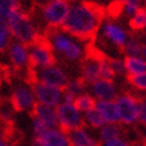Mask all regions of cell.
Masks as SVG:
<instances>
[{
  "label": "cell",
  "mask_w": 146,
  "mask_h": 146,
  "mask_svg": "<svg viewBox=\"0 0 146 146\" xmlns=\"http://www.w3.org/2000/svg\"><path fill=\"white\" fill-rule=\"evenodd\" d=\"M28 86L31 87L34 98H36L39 103L50 107H55L56 105H59L60 98H62V91L59 89L50 86L47 83H43L40 80H35Z\"/></svg>",
  "instance_id": "obj_8"
},
{
  "label": "cell",
  "mask_w": 146,
  "mask_h": 146,
  "mask_svg": "<svg viewBox=\"0 0 146 146\" xmlns=\"http://www.w3.org/2000/svg\"><path fill=\"white\" fill-rule=\"evenodd\" d=\"M122 52L126 56H133V58L142 59V56H145V44L142 43L141 40L131 38L127 43H125L123 48H122Z\"/></svg>",
  "instance_id": "obj_18"
},
{
  "label": "cell",
  "mask_w": 146,
  "mask_h": 146,
  "mask_svg": "<svg viewBox=\"0 0 146 146\" xmlns=\"http://www.w3.org/2000/svg\"><path fill=\"white\" fill-rule=\"evenodd\" d=\"M20 5L22 4L19 0H0V15L7 19V16H9L15 11H18Z\"/></svg>",
  "instance_id": "obj_24"
},
{
  "label": "cell",
  "mask_w": 146,
  "mask_h": 146,
  "mask_svg": "<svg viewBox=\"0 0 146 146\" xmlns=\"http://www.w3.org/2000/svg\"><path fill=\"white\" fill-rule=\"evenodd\" d=\"M145 113H146V106H145V99L138 103V118L137 122L139 125H145Z\"/></svg>",
  "instance_id": "obj_31"
},
{
  "label": "cell",
  "mask_w": 146,
  "mask_h": 146,
  "mask_svg": "<svg viewBox=\"0 0 146 146\" xmlns=\"http://www.w3.org/2000/svg\"><path fill=\"white\" fill-rule=\"evenodd\" d=\"M126 79H127L129 83L131 84L133 87H135L138 91H145V89H146L145 74H138V75H130V74H127V75H126Z\"/></svg>",
  "instance_id": "obj_27"
},
{
  "label": "cell",
  "mask_w": 146,
  "mask_h": 146,
  "mask_svg": "<svg viewBox=\"0 0 146 146\" xmlns=\"http://www.w3.org/2000/svg\"><path fill=\"white\" fill-rule=\"evenodd\" d=\"M105 146H129V143L121 138H115V139H110V141L105 142Z\"/></svg>",
  "instance_id": "obj_32"
},
{
  "label": "cell",
  "mask_w": 146,
  "mask_h": 146,
  "mask_svg": "<svg viewBox=\"0 0 146 146\" xmlns=\"http://www.w3.org/2000/svg\"><path fill=\"white\" fill-rule=\"evenodd\" d=\"M123 134V130L119 125H109L106 123L101 130V139L99 141L103 143V142H107L110 139H115V138H119L121 135Z\"/></svg>",
  "instance_id": "obj_22"
},
{
  "label": "cell",
  "mask_w": 146,
  "mask_h": 146,
  "mask_svg": "<svg viewBox=\"0 0 146 146\" xmlns=\"http://www.w3.org/2000/svg\"><path fill=\"white\" fill-rule=\"evenodd\" d=\"M103 34H105L107 39H110L111 42L119 48L121 52H122V48H123L125 43H126V32H125L119 26L109 22V23H106V26L103 28Z\"/></svg>",
  "instance_id": "obj_16"
},
{
  "label": "cell",
  "mask_w": 146,
  "mask_h": 146,
  "mask_svg": "<svg viewBox=\"0 0 146 146\" xmlns=\"http://www.w3.org/2000/svg\"><path fill=\"white\" fill-rule=\"evenodd\" d=\"M125 70L127 71V74L130 75H138V74H145V60L139 59V58H133V56H125L123 62Z\"/></svg>",
  "instance_id": "obj_19"
},
{
  "label": "cell",
  "mask_w": 146,
  "mask_h": 146,
  "mask_svg": "<svg viewBox=\"0 0 146 146\" xmlns=\"http://www.w3.org/2000/svg\"><path fill=\"white\" fill-rule=\"evenodd\" d=\"M129 146H145V138H138L135 141H133L131 143H129Z\"/></svg>",
  "instance_id": "obj_34"
},
{
  "label": "cell",
  "mask_w": 146,
  "mask_h": 146,
  "mask_svg": "<svg viewBox=\"0 0 146 146\" xmlns=\"http://www.w3.org/2000/svg\"><path fill=\"white\" fill-rule=\"evenodd\" d=\"M95 109L105 122L109 125H119V118H118V113H117V107H115L114 102H107V101H97L95 103Z\"/></svg>",
  "instance_id": "obj_15"
},
{
  "label": "cell",
  "mask_w": 146,
  "mask_h": 146,
  "mask_svg": "<svg viewBox=\"0 0 146 146\" xmlns=\"http://www.w3.org/2000/svg\"><path fill=\"white\" fill-rule=\"evenodd\" d=\"M43 35L51 42L54 51L63 54L66 59L71 60V62H78L82 59V54H83L82 48L72 39L67 38L59 28L46 27Z\"/></svg>",
  "instance_id": "obj_4"
},
{
  "label": "cell",
  "mask_w": 146,
  "mask_h": 146,
  "mask_svg": "<svg viewBox=\"0 0 146 146\" xmlns=\"http://www.w3.org/2000/svg\"><path fill=\"white\" fill-rule=\"evenodd\" d=\"M0 146H11L8 142H5L4 139H0Z\"/></svg>",
  "instance_id": "obj_36"
},
{
  "label": "cell",
  "mask_w": 146,
  "mask_h": 146,
  "mask_svg": "<svg viewBox=\"0 0 146 146\" xmlns=\"http://www.w3.org/2000/svg\"><path fill=\"white\" fill-rule=\"evenodd\" d=\"M8 101L13 113H23V111L31 110L34 103H35V98H34L32 91L27 86L19 84V86L15 87Z\"/></svg>",
  "instance_id": "obj_10"
},
{
  "label": "cell",
  "mask_w": 146,
  "mask_h": 146,
  "mask_svg": "<svg viewBox=\"0 0 146 146\" xmlns=\"http://www.w3.org/2000/svg\"><path fill=\"white\" fill-rule=\"evenodd\" d=\"M71 0H48V3L43 7V18L47 27L59 28L66 19Z\"/></svg>",
  "instance_id": "obj_7"
},
{
  "label": "cell",
  "mask_w": 146,
  "mask_h": 146,
  "mask_svg": "<svg viewBox=\"0 0 146 146\" xmlns=\"http://www.w3.org/2000/svg\"><path fill=\"white\" fill-rule=\"evenodd\" d=\"M66 135L67 143L68 146H101V141H95L91 137L87 135V133L84 131V129H75L68 131Z\"/></svg>",
  "instance_id": "obj_14"
},
{
  "label": "cell",
  "mask_w": 146,
  "mask_h": 146,
  "mask_svg": "<svg viewBox=\"0 0 146 146\" xmlns=\"http://www.w3.org/2000/svg\"><path fill=\"white\" fill-rule=\"evenodd\" d=\"M0 86H1V74H0Z\"/></svg>",
  "instance_id": "obj_37"
},
{
  "label": "cell",
  "mask_w": 146,
  "mask_h": 146,
  "mask_svg": "<svg viewBox=\"0 0 146 146\" xmlns=\"http://www.w3.org/2000/svg\"><path fill=\"white\" fill-rule=\"evenodd\" d=\"M7 23H8L9 34L13 38H16L20 42V44H23L24 47H28L31 44V42L38 34L35 26L32 23L31 13L24 11L22 5L18 11H15L9 16H7Z\"/></svg>",
  "instance_id": "obj_3"
},
{
  "label": "cell",
  "mask_w": 146,
  "mask_h": 146,
  "mask_svg": "<svg viewBox=\"0 0 146 146\" xmlns=\"http://www.w3.org/2000/svg\"><path fill=\"white\" fill-rule=\"evenodd\" d=\"M28 62L27 67L30 68H39V67H51L56 64V56L54 54L52 44L43 32H38L31 42V44L26 47Z\"/></svg>",
  "instance_id": "obj_2"
},
{
  "label": "cell",
  "mask_w": 146,
  "mask_h": 146,
  "mask_svg": "<svg viewBox=\"0 0 146 146\" xmlns=\"http://www.w3.org/2000/svg\"><path fill=\"white\" fill-rule=\"evenodd\" d=\"M35 75L36 80H40L43 83H47L50 86H54L59 89L60 91L67 87L68 84V76L63 72L59 67L56 66H51V67H42V70H36L35 68Z\"/></svg>",
  "instance_id": "obj_9"
},
{
  "label": "cell",
  "mask_w": 146,
  "mask_h": 146,
  "mask_svg": "<svg viewBox=\"0 0 146 146\" xmlns=\"http://www.w3.org/2000/svg\"><path fill=\"white\" fill-rule=\"evenodd\" d=\"M143 101L141 95L131 94L130 91L125 93L122 97H118L114 102L119 118V123H125L130 126L137 122L138 118V103Z\"/></svg>",
  "instance_id": "obj_6"
},
{
  "label": "cell",
  "mask_w": 146,
  "mask_h": 146,
  "mask_svg": "<svg viewBox=\"0 0 146 146\" xmlns=\"http://www.w3.org/2000/svg\"><path fill=\"white\" fill-rule=\"evenodd\" d=\"M109 66H110L111 71L114 72L115 76L121 75V74L125 71V67H123L122 60H119V59H115V58H110V56H109Z\"/></svg>",
  "instance_id": "obj_28"
},
{
  "label": "cell",
  "mask_w": 146,
  "mask_h": 146,
  "mask_svg": "<svg viewBox=\"0 0 146 146\" xmlns=\"http://www.w3.org/2000/svg\"><path fill=\"white\" fill-rule=\"evenodd\" d=\"M9 59L12 62V67L15 71L20 74H24L27 68V62H28V56H27V48L20 43H12L9 44Z\"/></svg>",
  "instance_id": "obj_12"
},
{
  "label": "cell",
  "mask_w": 146,
  "mask_h": 146,
  "mask_svg": "<svg viewBox=\"0 0 146 146\" xmlns=\"http://www.w3.org/2000/svg\"><path fill=\"white\" fill-rule=\"evenodd\" d=\"M106 18L105 7L87 0H71L68 13L59 30L83 42H95Z\"/></svg>",
  "instance_id": "obj_1"
},
{
  "label": "cell",
  "mask_w": 146,
  "mask_h": 146,
  "mask_svg": "<svg viewBox=\"0 0 146 146\" xmlns=\"http://www.w3.org/2000/svg\"><path fill=\"white\" fill-rule=\"evenodd\" d=\"M93 91H94V94L99 98V101L113 102L118 98L114 82H111V80L98 79L97 82L93 83Z\"/></svg>",
  "instance_id": "obj_13"
},
{
  "label": "cell",
  "mask_w": 146,
  "mask_h": 146,
  "mask_svg": "<svg viewBox=\"0 0 146 146\" xmlns=\"http://www.w3.org/2000/svg\"><path fill=\"white\" fill-rule=\"evenodd\" d=\"M54 110L56 115L58 126L60 127V133L67 134L71 130L86 127L83 118L80 117L79 111L72 106V103H59Z\"/></svg>",
  "instance_id": "obj_5"
},
{
  "label": "cell",
  "mask_w": 146,
  "mask_h": 146,
  "mask_svg": "<svg viewBox=\"0 0 146 146\" xmlns=\"http://www.w3.org/2000/svg\"><path fill=\"white\" fill-rule=\"evenodd\" d=\"M95 98L91 97L90 94H79L74 98V102H72V106L75 107L78 111H89L95 109Z\"/></svg>",
  "instance_id": "obj_20"
},
{
  "label": "cell",
  "mask_w": 146,
  "mask_h": 146,
  "mask_svg": "<svg viewBox=\"0 0 146 146\" xmlns=\"http://www.w3.org/2000/svg\"><path fill=\"white\" fill-rule=\"evenodd\" d=\"M11 44V34L9 32H0V52H3Z\"/></svg>",
  "instance_id": "obj_30"
},
{
  "label": "cell",
  "mask_w": 146,
  "mask_h": 146,
  "mask_svg": "<svg viewBox=\"0 0 146 146\" xmlns=\"http://www.w3.org/2000/svg\"><path fill=\"white\" fill-rule=\"evenodd\" d=\"M86 86H87V83L84 82L83 78H82V76H78V78H75L74 80H68V84H67L66 90L76 97V95H79V94L83 93L84 89H86Z\"/></svg>",
  "instance_id": "obj_25"
},
{
  "label": "cell",
  "mask_w": 146,
  "mask_h": 146,
  "mask_svg": "<svg viewBox=\"0 0 146 146\" xmlns=\"http://www.w3.org/2000/svg\"><path fill=\"white\" fill-rule=\"evenodd\" d=\"M31 146H44L43 143H42V141H40L39 138H35L34 137V139H32V145Z\"/></svg>",
  "instance_id": "obj_35"
},
{
  "label": "cell",
  "mask_w": 146,
  "mask_h": 146,
  "mask_svg": "<svg viewBox=\"0 0 146 146\" xmlns=\"http://www.w3.org/2000/svg\"><path fill=\"white\" fill-rule=\"evenodd\" d=\"M122 1H126V0H122Z\"/></svg>",
  "instance_id": "obj_38"
},
{
  "label": "cell",
  "mask_w": 146,
  "mask_h": 146,
  "mask_svg": "<svg viewBox=\"0 0 146 146\" xmlns=\"http://www.w3.org/2000/svg\"><path fill=\"white\" fill-rule=\"evenodd\" d=\"M30 117L31 118H38L48 129H55L58 126L56 115H55V110L52 107L42 105L39 102H35L32 109L30 110Z\"/></svg>",
  "instance_id": "obj_11"
},
{
  "label": "cell",
  "mask_w": 146,
  "mask_h": 146,
  "mask_svg": "<svg viewBox=\"0 0 146 146\" xmlns=\"http://www.w3.org/2000/svg\"><path fill=\"white\" fill-rule=\"evenodd\" d=\"M32 121H34V135H35V138H40L48 130V127L38 118H32Z\"/></svg>",
  "instance_id": "obj_29"
},
{
  "label": "cell",
  "mask_w": 146,
  "mask_h": 146,
  "mask_svg": "<svg viewBox=\"0 0 146 146\" xmlns=\"http://www.w3.org/2000/svg\"><path fill=\"white\" fill-rule=\"evenodd\" d=\"M0 32H9L8 31V23L4 16L0 15Z\"/></svg>",
  "instance_id": "obj_33"
},
{
  "label": "cell",
  "mask_w": 146,
  "mask_h": 146,
  "mask_svg": "<svg viewBox=\"0 0 146 146\" xmlns=\"http://www.w3.org/2000/svg\"><path fill=\"white\" fill-rule=\"evenodd\" d=\"M83 121H84V123H86V126H91V127H95V129H102L106 125L105 119L102 118V115L97 111V109L86 111Z\"/></svg>",
  "instance_id": "obj_23"
},
{
  "label": "cell",
  "mask_w": 146,
  "mask_h": 146,
  "mask_svg": "<svg viewBox=\"0 0 146 146\" xmlns=\"http://www.w3.org/2000/svg\"><path fill=\"white\" fill-rule=\"evenodd\" d=\"M39 139L44 146H68L66 135L56 129H48Z\"/></svg>",
  "instance_id": "obj_17"
},
{
  "label": "cell",
  "mask_w": 146,
  "mask_h": 146,
  "mask_svg": "<svg viewBox=\"0 0 146 146\" xmlns=\"http://www.w3.org/2000/svg\"><path fill=\"white\" fill-rule=\"evenodd\" d=\"M125 8V1L122 0H115L113 3H110V5L106 9V16H109L110 19H118L122 15Z\"/></svg>",
  "instance_id": "obj_26"
},
{
  "label": "cell",
  "mask_w": 146,
  "mask_h": 146,
  "mask_svg": "<svg viewBox=\"0 0 146 146\" xmlns=\"http://www.w3.org/2000/svg\"><path fill=\"white\" fill-rule=\"evenodd\" d=\"M146 24V12L143 7H139V8L135 11V13L133 15V18L130 19L129 22V26H130V30L131 32H141L143 31Z\"/></svg>",
  "instance_id": "obj_21"
}]
</instances>
